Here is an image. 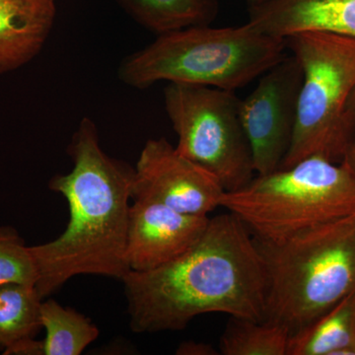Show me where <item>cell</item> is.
<instances>
[{
    "label": "cell",
    "instance_id": "cell-1",
    "mask_svg": "<svg viewBox=\"0 0 355 355\" xmlns=\"http://www.w3.org/2000/svg\"><path fill=\"white\" fill-rule=\"evenodd\" d=\"M121 282L135 333L184 330L207 313L265 320V266L253 236L230 212L209 218L179 258L155 270H130Z\"/></svg>",
    "mask_w": 355,
    "mask_h": 355
},
{
    "label": "cell",
    "instance_id": "cell-2",
    "mask_svg": "<svg viewBox=\"0 0 355 355\" xmlns=\"http://www.w3.org/2000/svg\"><path fill=\"white\" fill-rule=\"evenodd\" d=\"M67 153L73 169L51 178L49 188L67 200L69 224L53 241L30 247L42 299L76 275L123 280L130 272L125 251L135 169L104 153L89 118L79 123Z\"/></svg>",
    "mask_w": 355,
    "mask_h": 355
},
{
    "label": "cell",
    "instance_id": "cell-3",
    "mask_svg": "<svg viewBox=\"0 0 355 355\" xmlns=\"http://www.w3.org/2000/svg\"><path fill=\"white\" fill-rule=\"evenodd\" d=\"M343 217L279 243L254 238L266 272L265 320L289 336L355 287V222Z\"/></svg>",
    "mask_w": 355,
    "mask_h": 355
},
{
    "label": "cell",
    "instance_id": "cell-4",
    "mask_svg": "<svg viewBox=\"0 0 355 355\" xmlns=\"http://www.w3.org/2000/svg\"><path fill=\"white\" fill-rule=\"evenodd\" d=\"M286 39L253 25L187 28L159 35L153 44L123 58L121 83L144 90L160 81L235 91L286 57Z\"/></svg>",
    "mask_w": 355,
    "mask_h": 355
},
{
    "label": "cell",
    "instance_id": "cell-5",
    "mask_svg": "<svg viewBox=\"0 0 355 355\" xmlns=\"http://www.w3.org/2000/svg\"><path fill=\"white\" fill-rule=\"evenodd\" d=\"M220 207L237 216L256 239L279 243L354 214L355 174L347 165L310 156L224 191Z\"/></svg>",
    "mask_w": 355,
    "mask_h": 355
},
{
    "label": "cell",
    "instance_id": "cell-6",
    "mask_svg": "<svg viewBox=\"0 0 355 355\" xmlns=\"http://www.w3.org/2000/svg\"><path fill=\"white\" fill-rule=\"evenodd\" d=\"M303 72L297 118L279 169L310 156L329 160L347 148L349 107L355 91V38L303 32L286 38Z\"/></svg>",
    "mask_w": 355,
    "mask_h": 355
},
{
    "label": "cell",
    "instance_id": "cell-7",
    "mask_svg": "<svg viewBox=\"0 0 355 355\" xmlns=\"http://www.w3.org/2000/svg\"><path fill=\"white\" fill-rule=\"evenodd\" d=\"M234 91L170 83L166 112L178 135V153L207 170L225 191L246 186L254 176L253 157Z\"/></svg>",
    "mask_w": 355,
    "mask_h": 355
},
{
    "label": "cell",
    "instance_id": "cell-8",
    "mask_svg": "<svg viewBox=\"0 0 355 355\" xmlns=\"http://www.w3.org/2000/svg\"><path fill=\"white\" fill-rule=\"evenodd\" d=\"M302 79L297 60L286 57L263 73L240 103V119L256 175L279 169L286 157L295 128Z\"/></svg>",
    "mask_w": 355,
    "mask_h": 355
},
{
    "label": "cell",
    "instance_id": "cell-9",
    "mask_svg": "<svg viewBox=\"0 0 355 355\" xmlns=\"http://www.w3.org/2000/svg\"><path fill=\"white\" fill-rule=\"evenodd\" d=\"M220 182L178 153L165 137L147 140L135 168L132 200H151L193 216L220 207Z\"/></svg>",
    "mask_w": 355,
    "mask_h": 355
},
{
    "label": "cell",
    "instance_id": "cell-10",
    "mask_svg": "<svg viewBox=\"0 0 355 355\" xmlns=\"http://www.w3.org/2000/svg\"><path fill=\"white\" fill-rule=\"evenodd\" d=\"M209 218L156 200H135L128 214L125 251L130 270H155L179 258L202 237Z\"/></svg>",
    "mask_w": 355,
    "mask_h": 355
},
{
    "label": "cell",
    "instance_id": "cell-11",
    "mask_svg": "<svg viewBox=\"0 0 355 355\" xmlns=\"http://www.w3.org/2000/svg\"><path fill=\"white\" fill-rule=\"evenodd\" d=\"M249 13L250 24L277 38L303 32L355 38V0H270Z\"/></svg>",
    "mask_w": 355,
    "mask_h": 355
},
{
    "label": "cell",
    "instance_id": "cell-12",
    "mask_svg": "<svg viewBox=\"0 0 355 355\" xmlns=\"http://www.w3.org/2000/svg\"><path fill=\"white\" fill-rule=\"evenodd\" d=\"M55 17V0H0V74L24 67L41 53Z\"/></svg>",
    "mask_w": 355,
    "mask_h": 355
},
{
    "label": "cell",
    "instance_id": "cell-13",
    "mask_svg": "<svg viewBox=\"0 0 355 355\" xmlns=\"http://www.w3.org/2000/svg\"><path fill=\"white\" fill-rule=\"evenodd\" d=\"M139 25L155 34L207 26L218 14V0H116Z\"/></svg>",
    "mask_w": 355,
    "mask_h": 355
},
{
    "label": "cell",
    "instance_id": "cell-14",
    "mask_svg": "<svg viewBox=\"0 0 355 355\" xmlns=\"http://www.w3.org/2000/svg\"><path fill=\"white\" fill-rule=\"evenodd\" d=\"M342 299L340 306L289 336L286 355H354V307Z\"/></svg>",
    "mask_w": 355,
    "mask_h": 355
},
{
    "label": "cell",
    "instance_id": "cell-15",
    "mask_svg": "<svg viewBox=\"0 0 355 355\" xmlns=\"http://www.w3.org/2000/svg\"><path fill=\"white\" fill-rule=\"evenodd\" d=\"M42 300L34 286L0 284V347L4 352L35 338L43 329Z\"/></svg>",
    "mask_w": 355,
    "mask_h": 355
},
{
    "label": "cell",
    "instance_id": "cell-16",
    "mask_svg": "<svg viewBox=\"0 0 355 355\" xmlns=\"http://www.w3.org/2000/svg\"><path fill=\"white\" fill-rule=\"evenodd\" d=\"M41 321L46 333L43 355H80L99 336L90 319L51 299L42 301Z\"/></svg>",
    "mask_w": 355,
    "mask_h": 355
},
{
    "label": "cell",
    "instance_id": "cell-17",
    "mask_svg": "<svg viewBox=\"0 0 355 355\" xmlns=\"http://www.w3.org/2000/svg\"><path fill=\"white\" fill-rule=\"evenodd\" d=\"M289 333L279 324L231 317L220 336L222 355H286Z\"/></svg>",
    "mask_w": 355,
    "mask_h": 355
},
{
    "label": "cell",
    "instance_id": "cell-18",
    "mask_svg": "<svg viewBox=\"0 0 355 355\" xmlns=\"http://www.w3.org/2000/svg\"><path fill=\"white\" fill-rule=\"evenodd\" d=\"M36 263L31 250L19 233L10 226H0V284L36 286Z\"/></svg>",
    "mask_w": 355,
    "mask_h": 355
},
{
    "label": "cell",
    "instance_id": "cell-19",
    "mask_svg": "<svg viewBox=\"0 0 355 355\" xmlns=\"http://www.w3.org/2000/svg\"><path fill=\"white\" fill-rule=\"evenodd\" d=\"M177 354L181 355H219L220 352L212 345L203 343L186 342L180 345Z\"/></svg>",
    "mask_w": 355,
    "mask_h": 355
},
{
    "label": "cell",
    "instance_id": "cell-20",
    "mask_svg": "<svg viewBox=\"0 0 355 355\" xmlns=\"http://www.w3.org/2000/svg\"><path fill=\"white\" fill-rule=\"evenodd\" d=\"M349 111L350 121H352V127L354 125L355 128V91L354 94L352 96V99H350ZM347 166L355 174V144L354 148H352V160H350V162H349V164Z\"/></svg>",
    "mask_w": 355,
    "mask_h": 355
},
{
    "label": "cell",
    "instance_id": "cell-21",
    "mask_svg": "<svg viewBox=\"0 0 355 355\" xmlns=\"http://www.w3.org/2000/svg\"><path fill=\"white\" fill-rule=\"evenodd\" d=\"M248 4H249L250 8L253 7L261 6L265 4L266 2L270 1V0H247Z\"/></svg>",
    "mask_w": 355,
    "mask_h": 355
}]
</instances>
